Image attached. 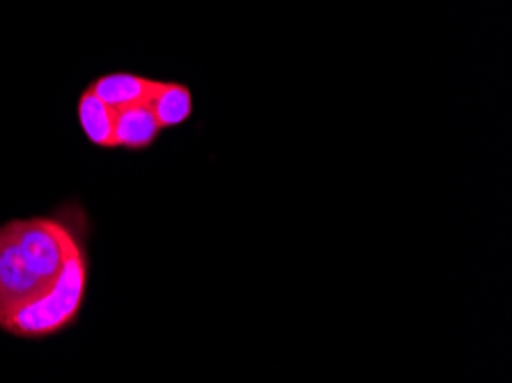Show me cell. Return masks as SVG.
<instances>
[{"mask_svg":"<svg viewBox=\"0 0 512 383\" xmlns=\"http://www.w3.org/2000/svg\"><path fill=\"white\" fill-rule=\"evenodd\" d=\"M90 283L83 228L58 214L0 225V331L37 342L81 319Z\"/></svg>","mask_w":512,"mask_h":383,"instance_id":"cell-1","label":"cell"},{"mask_svg":"<svg viewBox=\"0 0 512 383\" xmlns=\"http://www.w3.org/2000/svg\"><path fill=\"white\" fill-rule=\"evenodd\" d=\"M157 85L159 81H154V78L129 72H113L95 78L88 85V90L102 99L106 106H111L113 111H120V108L147 104L152 99L154 90H157Z\"/></svg>","mask_w":512,"mask_h":383,"instance_id":"cell-2","label":"cell"},{"mask_svg":"<svg viewBox=\"0 0 512 383\" xmlns=\"http://www.w3.org/2000/svg\"><path fill=\"white\" fill-rule=\"evenodd\" d=\"M161 129L152 108L147 104L129 106L115 111V147L118 150L143 152L157 143Z\"/></svg>","mask_w":512,"mask_h":383,"instance_id":"cell-3","label":"cell"},{"mask_svg":"<svg viewBox=\"0 0 512 383\" xmlns=\"http://www.w3.org/2000/svg\"><path fill=\"white\" fill-rule=\"evenodd\" d=\"M147 106L152 108L161 129H175L191 120L196 101H193V90L189 85L175 81H159L152 99L147 101Z\"/></svg>","mask_w":512,"mask_h":383,"instance_id":"cell-4","label":"cell"},{"mask_svg":"<svg viewBox=\"0 0 512 383\" xmlns=\"http://www.w3.org/2000/svg\"><path fill=\"white\" fill-rule=\"evenodd\" d=\"M76 115H79V124L88 143L102 150H118L115 147V111L111 106L85 90L76 104Z\"/></svg>","mask_w":512,"mask_h":383,"instance_id":"cell-5","label":"cell"}]
</instances>
